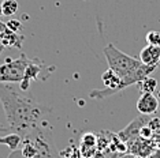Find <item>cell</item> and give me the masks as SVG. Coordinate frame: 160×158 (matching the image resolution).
Returning <instances> with one entry per match:
<instances>
[{"label": "cell", "mask_w": 160, "mask_h": 158, "mask_svg": "<svg viewBox=\"0 0 160 158\" xmlns=\"http://www.w3.org/2000/svg\"><path fill=\"white\" fill-rule=\"evenodd\" d=\"M0 104L6 113L10 131L23 134L26 130L45 121L52 109L40 104L19 86L0 83Z\"/></svg>", "instance_id": "1"}, {"label": "cell", "mask_w": 160, "mask_h": 158, "mask_svg": "<svg viewBox=\"0 0 160 158\" xmlns=\"http://www.w3.org/2000/svg\"><path fill=\"white\" fill-rule=\"evenodd\" d=\"M22 135V142L8 158H62L56 149L52 131L45 121L33 125Z\"/></svg>", "instance_id": "2"}, {"label": "cell", "mask_w": 160, "mask_h": 158, "mask_svg": "<svg viewBox=\"0 0 160 158\" xmlns=\"http://www.w3.org/2000/svg\"><path fill=\"white\" fill-rule=\"evenodd\" d=\"M103 52L107 59L108 68H111L122 79V85L125 89L132 85L140 83L145 77H149L159 68V66H147L141 63L140 59L126 55L112 44L105 45Z\"/></svg>", "instance_id": "3"}, {"label": "cell", "mask_w": 160, "mask_h": 158, "mask_svg": "<svg viewBox=\"0 0 160 158\" xmlns=\"http://www.w3.org/2000/svg\"><path fill=\"white\" fill-rule=\"evenodd\" d=\"M32 59L22 55L18 59H8L0 64V83H19L23 81L26 68Z\"/></svg>", "instance_id": "4"}, {"label": "cell", "mask_w": 160, "mask_h": 158, "mask_svg": "<svg viewBox=\"0 0 160 158\" xmlns=\"http://www.w3.org/2000/svg\"><path fill=\"white\" fill-rule=\"evenodd\" d=\"M151 120V116L149 114H142L141 113L140 116H137L133 121H130V124H127V127H125L122 131H119L116 136H118L119 141L122 142H127L130 139L136 138V136H140V131L144 125H147Z\"/></svg>", "instance_id": "5"}, {"label": "cell", "mask_w": 160, "mask_h": 158, "mask_svg": "<svg viewBox=\"0 0 160 158\" xmlns=\"http://www.w3.org/2000/svg\"><path fill=\"white\" fill-rule=\"evenodd\" d=\"M126 143H127L129 153L138 157H142V158L149 157L155 151V145L152 142V139H145V138H141V136H136V138L127 141Z\"/></svg>", "instance_id": "6"}, {"label": "cell", "mask_w": 160, "mask_h": 158, "mask_svg": "<svg viewBox=\"0 0 160 158\" xmlns=\"http://www.w3.org/2000/svg\"><path fill=\"white\" fill-rule=\"evenodd\" d=\"M159 108V100L153 93H142L137 101V110L142 114H153Z\"/></svg>", "instance_id": "7"}, {"label": "cell", "mask_w": 160, "mask_h": 158, "mask_svg": "<svg viewBox=\"0 0 160 158\" xmlns=\"http://www.w3.org/2000/svg\"><path fill=\"white\" fill-rule=\"evenodd\" d=\"M140 62L147 66H160V46L147 45L140 52Z\"/></svg>", "instance_id": "8"}, {"label": "cell", "mask_w": 160, "mask_h": 158, "mask_svg": "<svg viewBox=\"0 0 160 158\" xmlns=\"http://www.w3.org/2000/svg\"><path fill=\"white\" fill-rule=\"evenodd\" d=\"M21 142H22V135L15 131H8L7 135L0 136V145L8 146L11 151H14V150H17L19 147Z\"/></svg>", "instance_id": "9"}, {"label": "cell", "mask_w": 160, "mask_h": 158, "mask_svg": "<svg viewBox=\"0 0 160 158\" xmlns=\"http://www.w3.org/2000/svg\"><path fill=\"white\" fill-rule=\"evenodd\" d=\"M81 151L85 157H89L96 151V136L93 134H85L81 139Z\"/></svg>", "instance_id": "10"}, {"label": "cell", "mask_w": 160, "mask_h": 158, "mask_svg": "<svg viewBox=\"0 0 160 158\" xmlns=\"http://www.w3.org/2000/svg\"><path fill=\"white\" fill-rule=\"evenodd\" d=\"M2 14L4 16H11V15H15L18 8H19V4H18L17 0H3L2 4Z\"/></svg>", "instance_id": "11"}, {"label": "cell", "mask_w": 160, "mask_h": 158, "mask_svg": "<svg viewBox=\"0 0 160 158\" xmlns=\"http://www.w3.org/2000/svg\"><path fill=\"white\" fill-rule=\"evenodd\" d=\"M138 85H140V89L142 93H153L158 87V81L152 77H145Z\"/></svg>", "instance_id": "12"}, {"label": "cell", "mask_w": 160, "mask_h": 158, "mask_svg": "<svg viewBox=\"0 0 160 158\" xmlns=\"http://www.w3.org/2000/svg\"><path fill=\"white\" fill-rule=\"evenodd\" d=\"M147 42L149 45H155V46H160V31L152 30L147 34Z\"/></svg>", "instance_id": "13"}, {"label": "cell", "mask_w": 160, "mask_h": 158, "mask_svg": "<svg viewBox=\"0 0 160 158\" xmlns=\"http://www.w3.org/2000/svg\"><path fill=\"white\" fill-rule=\"evenodd\" d=\"M7 25V27L10 29L11 31H14V33H18V31L22 29V23L19 22V21H17V19H11V21H8V22L6 23Z\"/></svg>", "instance_id": "14"}, {"label": "cell", "mask_w": 160, "mask_h": 158, "mask_svg": "<svg viewBox=\"0 0 160 158\" xmlns=\"http://www.w3.org/2000/svg\"><path fill=\"white\" fill-rule=\"evenodd\" d=\"M140 136L141 138H145V139H152L153 138V130H152L148 124L144 125V127L141 128V131H140Z\"/></svg>", "instance_id": "15"}, {"label": "cell", "mask_w": 160, "mask_h": 158, "mask_svg": "<svg viewBox=\"0 0 160 158\" xmlns=\"http://www.w3.org/2000/svg\"><path fill=\"white\" fill-rule=\"evenodd\" d=\"M155 158H160V147H156L155 149V151H153V154H152Z\"/></svg>", "instance_id": "16"}, {"label": "cell", "mask_w": 160, "mask_h": 158, "mask_svg": "<svg viewBox=\"0 0 160 158\" xmlns=\"http://www.w3.org/2000/svg\"><path fill=\"white\" fill-rule=\"evenodd\" d=\"M8 131H10L8 127H2V125H0V132H8Z\"/></svg>", "instance_id": "17"}, {"label": "cell", "mask_w": 160, "mask_h": 158, "mask_svg": "<svg viewBox=\"0 0 160 158\" xmlns=\"http://www.w3.org/2000/svg\"><path fill=\"white\" fill-rule=\"evenodd\" d=\"M156 97H158V100H159V101H160V90L158 91V95H156Z\"/></svg>", "instance_id": "18"}]
</instances>
